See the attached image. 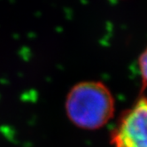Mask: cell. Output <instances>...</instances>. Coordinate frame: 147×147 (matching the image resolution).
Listing matches in <instances>:
<instances>
[{
  "mask_svg": "<svg viewBox=\"0 0 147 147\" xmlns=\"http://www.w3.org/2000/svg\"><path fill=\"white\" fill-rule=\"evenodd\" d=\"M139 70L142 77V91L147 87V47L138 59Z\"/></svg>",
  "mask_w": 147,
  "mask_h": 147,
  "instance_id": "cell-3",
  "label": "cell"
},
{
  "mask_svg": "<svg viewBox=\"0 0 147 147\" xmlns=\"http://www.w3.org/2000/svg\"><path fill=\"white\" fill-rule=\"evenodd\" d=\"M66 111L68 119L78 128L98 129L113 117L114 98L103 82H81L69 90Z\"/></svg>",
  "mask_w": 147,
  "mask_h": 147,
  "instance_id": "cell-1",
  "label": "cell"
},
{
  "mask_svg": "<svg viewBox=\"0 0 147 147\" xmlns=\"http://www.w3.org/2000/svg\"><path fill=\"white\" fill-rule=\"evenodd\" d=\"M113 147H147V98L125 111L112 133Z\"/></svg>",
  "mask_w": 147,
  "mask_h": 147,
  "instance_id": "cell-2",
  "label": "cell"
}]
</instances>
